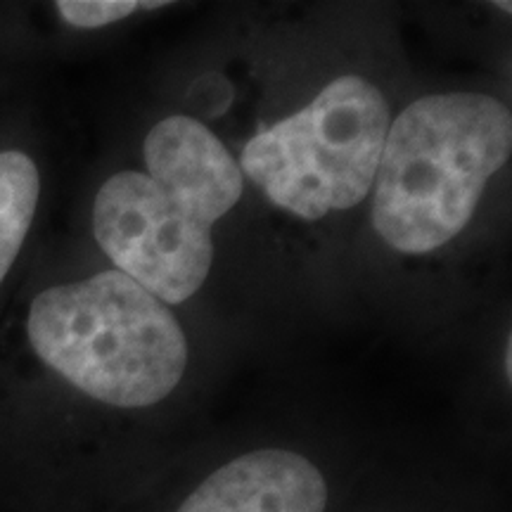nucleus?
I'll return each mask as SVG.
<instances>
[{"label":"nucleus","mask_w":512,"mask_h":512,"mask_svg":"<svg viewBox=\"0 0 512 512\" xmlns=\"http://www.w3.org/2000/svg\"><path fill=\"white\" fill-rule=\"evenodd\" d=\"M147 174L121 171L93 204L95 240L128 278L166 304L207 280L211 228L242 195V171L207 126L169 117L145 138Z\"/></svg>","instance_id":"obj_1"},{"label":"nucleus","mask_w":512,"mask_h":512,"mask_svg":"<svg viewBox=\"0 0 512 512\" xmlns=\"http://www.w3.org/2000/svg\"><path fill=\"white\" fill-rule=\"evenodd\" d=\"M512 152V117L482 93L415 100L387 131L373 226L403 254H427L470 223L489 178Z\"/></svg>","instance_id":"obj_2"},{"label":"nucleus","mask_w":512,"mask_h":512,"mask_svg":"<svg viewBox=\"0 0 512 512\" xmlns=\"http://www.w3.org/2000/svg\"><path fill=\"white\" fill-rule=\"evenodd\" d=\"M27 335L48 368L117 408L166 399L188 363L174 313L121 271L43 290L31 302Z\"/></svg>","instance_id":"obj_3"},{"label":"nucleus","mask_w":512,"mask_h":512,"mask_svg":"<svg viewBox=\"0 0 512 512\" xmlns=\"http://www.w3.org/2000/svg\"><path fill=\"white\" fill-rule=\"evenodd\" d=\"M389 131V102L361 76L328 83L311 105L249 140L242 171L304 221L366 200Z\"/></svg>","instance_id":"obj_4"},{"label":"nucleus","mask_w":512,"mask_h":512,"mask_svg":"<svg viewBox=\"0 0 512 512\" xmlns=\"http://www.w3.org/2000/svg\"><path fill=\"white\" fill-rule=\"evenodd\" d=\"M328 484L311 460L261 448L204 479L176 512H325Z\"/></svg>","instance_id":"obj_5"},{"label":"nucleus","mask_w":512,"mask_h":512,"mask_svg":"<svg viewBox=\"0 0 512 512\" xmlns=\"http://www.w3.org/2000/svg\"><path fill=\"white\" fill-rule=\"evenodd\" d=\"M41 197L34 159L19 150L0 152V285L27 240Z\"/></svg>","instance_id":"obj_6"},{"label":"nucleus","mask_w":512,"mask_h":512,"mask_svg":"<svg viewBox=\"0 0 512 512\" xmlns=\"http://www.w3.org/2000/svg\"><path fill=\"white\" fill-rule=\"evenodd\" d=\"M166 3H140V0H60L57 12L74 29H100L119 19L131 17L138 10L164 8Z\"/></svg>","instance_id":"obj_7"},{"label":"nucleus","mask_w":512,"mask_h":512,"mask_svg":"<svg viewBox=\"0 0 512 512\" xmlns=\"http://www.w3.org/2000/svg\"><path fill=\"white\" fill-rule=\"evenodd\" d=\"M505 375H508V380L512 377V349H510V339H508V344H505Z\"/></svg>","instance_id":"obj_8"},{"label":"nucleus","mask_w":512,"mask_h":512,"mask_svg":"<svg viewBox=\"0 0 512 512\" xmlns=\"http://www.w3.org/2000/svg\"><path fill=\"white\" fill-rule=\"evenodd\" d=\"M498 5V8H503L505 12H510V3H496Z\"/></svg>","instance_id":"obj_9"}]
</instances>
